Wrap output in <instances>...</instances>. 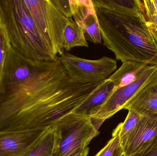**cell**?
Segmentation results:
<instances>
[{
	"label": "cell",
	"mask_w": 157,
	"mask_h": 156,
	"mask_svg": "<svg viewBox=\"0 0 157 156\" xmlns=\"http://www.w3.org/2000/svg\"><path fill=\"white\" fill-rule=\"evenodd\" d=\"M81 86V83L71 81L59 58L54 61H38L24 80L2 87L0 132L24 131L59 113Z\"/></svg>",
	"instance_id": "obj_1"
},
{
	"label": "cell",
	"mask_w": 157,
	"mask_h": 156,
	"mask_svg": "<svg viewBox=\"0 0 157 156\" xmlns=\"http://www.w3.org/2000/svg\"><path fill=\"white\" fill-rule=\"evenodd\" d=\"M103 45L116 60L157 66V30L140 0H92Z\"/></svg>",
	"instance_id": "obj_2"
},
{
	"label": "cell",
	"mask_w": 157,
	"mask_h": 156,
	"mask_svg": "<svg viewBox=\"0 0 157 156\" xmlns=\"http://www.w3.org/2000/svg\"><path fill=\"white\" fill-rule=\"evenodd\" d=\"M0 13L10 45L19 56L32 61L59 59L40 34L24 0H0Z\"/></svg>",
	"instance_id": "obj_3"
},
{
	"label": "cell",
	"mask_w": 157,
	"mask_h": 156,
	"mask_svg": "<svg viewBox=\"0 0 157 156\" xmlns=\"http://www.w3.org/2000/svg\"><path fill=\"white\" fill-rule=\"evenodd\" d=\"M54 142L51 156H87L88 145L99 134L90 117L71 113L52 126Z\"/></svg>",
	"instance_id": "obj_4"
},
{
	"label": "cell",
	"mask_w": 157,
	"mask_h": 156,
	"mask_svg": "<svg viewBox=\"0 0 157 156\" xmlns=\"http://www.w3.org/2000/svg\"><path fill=\"white\" fill-rule=\"evenodd\" d=\"M40 34L56 56L63 50V32L67 17L52 0H24Z\"/></svg>",
	"instance_id": "obj_5"
},
{
	"label": "cell",
	"mask_w": 157,
	"mask_h": 156,
	"mask_svg": "<svg viewBox=\"0 0 157 156\" xmlns=\"http://www.w3.org/2000/svg\"><path fill=\"white\" fill-rule=\"evenodd\" d=\"M59 57L74 82L89 83L103 81L117 70V60L106 56L98 60H90L63 50Z\"/></svg>",
	"instance_id": "obj_6"
},
{
	"label": "cell",
	"mask_w": 157,
	"mask_h": 156,
	"mask_svg": "<svg viewBox=\"0 0 157 156\" xmlns=\"http://www.w3.org/2000/svg\"><path fill=\"white\" fill-rule=\"evenodd\" d=\"M157 81V66L149 65L134 82L113 90L98 112L90 117L98 130L103 122L118 112L143 89Z\"/></svg>",
	"instance_id": "obj_7"
},
{
	"label": "cell",
	"mask_w": 157,
	"mask_h": 156,
	"mask_svg": "<svg viewBox=\"0 0 157 156\" xmlns=\"http://www.w3.org/2000/svg\"><path fill=\"white\" fill-rule=\"evenodd\" d=\"M48 129L0 132V156H26Z\"/></svg>",
	"instance_id": "obj_8"
},
{
	"label": "cell",
	"mask_w": 157,
	"mask_h": 156,
	"mask_svg": "<svg viewBox=\"0 0 157 156\" xmlns=\"http://www.w3.org/2000/svg\"><path fill=\"white\" fill-rule=\"evenodd\" d=\"M157 143V114L142 115L123 146L124 154L131 156Z\"/></svg>",
	"instance_id": "obj_9"
},
{
	"label": "cell",
	"mask_w": 157,
	"mask_h": 156,
	"mask_svg": "<svg viewBox=\"0 0 157 156\" xmlns=\"http://www.w3.org/2000/svg\"><path fill=\"white\" fill-rule=\"evenodd\" d=\"M72 17L83 29L86 40L101 44L98 16L92 0H70Z\"/></svg>",
	"instance_id": "obj_10"
},
{
	"label": "cell",
	"mask_w": 157,
	"mask_h": 156,
	"mask_svg": "<svg viewBox=\"0 0 157 156\" xmlns=\"http://www.w3.org/2000/svg\"><path fill=\"white\" fill-rule=\"evenodd\" d=\"M123 109L141 115L157 114V81L143 89Z\"/></svg>",
	"instance_id": "obj_11"
},
{
	"label": "cell",
	"mask_w": 157,
	"mask_h": 156,
	"mask_svg": "<svg viewBox=\"0 0 157 156\" xmlns=\"http://www.w3.org/2000/svg\"><path fill=\"white\" fill-rule=\"evenodd\" d=\"M149 65L134 61H124L107 79L112 82L113 90H116L137 80Z\"/></svg>",
	"instance_id": "obj_12"
},
{
	"label": "cell",
	"mask_w": 157,
	"mask_h": 156,
	"mask_svg": "<svg viewBox=\"0 0 157 156\" xmlns=\"http://www.w3.org/2000/svg\"><path fill=\"white\" fill-rule=\"evenodd\" d=\"M114 86L108 79L103 81L101 85L78 107L73 113L76 115L91 117L99 110L111 93Z\"/></svg>",
	"instance_id": "obj_13"
},
{
	"label": "cell",
	"mask_w": 157,
	"mask_h": 156,
	"mask_svg": "<svg viewBox=\"0 0 157 156\" xmlns=\"http://www.w3.org/2000/svg\"><path fill=\"white\" fill-rule=\"evenodd\" d=\"M88 46L83 29L72 18H67L63 32V49L69 51L76 47H88Z\"/></svg>",
	"instance_id": "obj_14"
},
{
	"label": "cell",
	"mask_w": 157,
	"mask_h": 156,
	"mask_svg": "<svg viewBox=\"0 0 157 156\" xmlns=\"http://www.w3.org/2000/svg\"><path fill=\"white\" fill-rule=\"evenodd\" d=\"M142 115L129 111L125 121L120 124L113 132L112 135H118L122 146L124 144L129 135L135 129L142 118Z\"/></svg>",
	"instance_id": "obj_15"
},
{
	"label": "cell",
	"mask_w": 157,
	"mask_h": 156,
	"mask_svg": "<svg viewBox=\"0 0 157 156\" xmlns=\"http://www.w3.org/2000/svg\"><path fill=\"white\" fill-rule=\"evenodd\" d=\"M54 142V131L49 128L34 149L26 156H51Z\"/></svg>",
	"instance_id": "obj_16"
},
{
	"label": "cell",
	"mask_w": 157,
	"mask_h": 156,
	"mask_svg": "<svg viewBox=\"0 0 157 156\" xmlns=\"http://www.w3.org/2000/svg\"><path fill=\"white\" fill-rule=\"evenodd\" d=\"M10 47L6 31L2 25H0V93L3 80L7 54Z\"/></svg>",
	"instance_id": "obj_17"
},
{
	"label": "cell",
	"mask_w": 157,
	"mask_h": 156,
	"mask_svg": "<svg viewBox=\"0 0 157 156\" xmlns=\"http://www.w3.org/2000/svg\"><path fill=\"white\" fill-rule=\"evenodd\" d=\"M113 137L106 145L95 156H122L124 150L118 135Z\"/></svg>",
	"instance_id": "obj_18"
},
{
	"label": "cell",
	"mask_w": 157,
	"mask_h": 156,
	"mask_svg": "<svg viewBox=\"0 0 157 156\" xmlns=\"http://www.w3.org/2000/svg\"><path fill=\"white\" fill-rule=\"evenodd\" d=\"M142 2L147 19L155 24L157 30V9L153 0H144Z\"/></svg>",
	"instance_id": "obj_19"
},
{
	"label": "cell",
	"mask_w": 157,
	"mask_h": 156,
	"mask_svg": "<svg viewBox=\"0 0 157 156\" xmlns=\"http://www.w3.org/2000/svg\"><path fill=\"white\" fill-rule=\"evenodd\" d=\"M61 13L67 18H73L70 0H52Z\"/></svg>",
	"instance_id": "obj_20"
},
{
	"label": "cell",
	"mask_w": 157,
	"mask_h": 156,
	"mask_svg": "<svg viewBox=\"0 0 157 156\" xmlns=\"http://www.w3.org/2000/svg\"><path fill=\"white\" fill-rule=\"evenodd\" d=\"M131 156H157V143L149 146L140 153Z\"/></svg>",
	"instance_id": "obj_21"
},
{
	"label": "cell",
	"mask_w": 157,
	"mask_h": 156,
	"mask_svg": "<svg viewBox=\"0 0 157 156\" xmlns=\"http://www.w3.org/2000/svg\"><path fill=\"white\" fill-rule=\"evenodd\" d=\"M153 1L154 4L155 5L157 9V0H153Z\"/></svg>",
	"instance_id": "obj_22"
},
{
	"label": "cell",
	"mask_w": 157,
	"mask_h": 156,
	"mask_svg": "<svg viewBox=\"0 0 157 156\" xmlns=\"http://www.w3.org/2000/svg\"><path fill=\"white\" fill-rule=\"evenodd\" d=\"M1 25V13H0V25Z\"/></svg>",
	"instance_id": "obj_23"
}]
</instances>
